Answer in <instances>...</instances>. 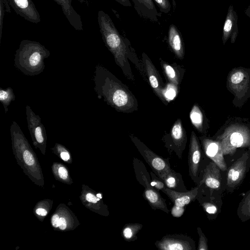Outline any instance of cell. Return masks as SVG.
<instances>
[{
	"label": "cell",
	"instance_id": "6da1fadb",
	"mask_svg": "<svg viewBox=\"0 0 250 250\" xmlns=\"http://www.w3.org/2000/svg\"><path fill=\"white\" fill-rule=\"evenodd\" d=\"M93 78L94 89L99 99L103 98L108 105L118 112L131 113L138 110L135 96L125 84L106 68L97 64Z\"/></svg>",
	"mask_w": 250,
	"mask_h": 250
},
{
	"label": "cell",
	"instance_id": "7a4b0ae2",
	"mask_svg": "<svg viewBox=\"0 0 250 250\" xmlns=\"http://www.w3.org/2000/svg\"><path fill=\"white\" fill-rule=\"evenodd\" d=\"M97 19L103 40L113 55L116 64L122 69L125 77L134 80L129 60L135 63L139 70H141V64L135 50L128 39L120 34L107 14L100 10L98 13Z\"/></svg>",
	"mask_w": 250,
	"mask_h": 250
},
{
	"label": "cell",
	"instance_id": "3957f363",
	"mask_svg": "<svg viewBox=\"0 0 250 250\" xmlns=\"http://www.w3.org/2000/svg\"><path fill=\"white\" fill-rule=\"evenodd\" d=\"M50 55L49 51L40 42L23 40L16 51L14 65L26 75H37L44 69V59Z\"/></svg>",
	"mask_w": 250,
	"mask_h": 250
},
{
	"label": "cell",
	"instance_id": "277c9868",
	"mask_svg": "<svg viewBox=\"0 0 250 250\" xmlns=\"http://www.w3.org/2000/svg\"><path fill=\"white\" fill-rule=\"evenodd\" d=\"M222 146L223 154L233 155L238 148L250 147V134L243 127H229L217 138Z\"/></svg>",
	"mask_w": 250,
	"mask_h": 250
},
{
	"label": "cell",
	"instance_id": "5b68a950",
	"mask_svg": "<svg viewBox=\"0 0 250 250\" xmlns=\"http://www.w3.org/2000/svg\"><path fill=\"white\" fill-rule=\"evenodd\" d=\"M129 137L152 171L162 179L171 169L168 160L156 154L136 136L130 134Z\"/></svg>",
	"mask_w": 250,
	"mask_h": 250
},
{
	"label": "cell",
	"instance_id": "8992f818",
	"mask_svg": "<svg viewBox=\"0 0 250 250\" xmlns=\"http://www.w3.org/2000/svg\"><path fill=\"white\" fill-rule=\"evenodd\" d=\"M164 141L169 151H173L179 159H182L187 142V136L181 119H178L175 122L170 133L166 135Z\"/></svg>",
	"mask_w": 250,
	"mask_h": 250
},
{
	"label": "cell",
	"instance_id": "52a82bcc",
	"mask_svg": "<svg viewBox=\"0 0 250 250\" xmlns=\"http://www.w3.org/2000/svg\"><path fill=\"white\" fill-rule=\"evenodd\" d=\"M200 187L197 186L186 192H178L167 188L164 191L173 202V206L171 211V215L175 217H180L185 209V207L195 200L199 193Z\"/></svg>",
	"mask_w": 250,
	"mask_h": 250
},
{
	"label": "cell",
	"instance_id": "ba28073f",
	"mask_svg": "<svg viewBox=\"0 0 250 250\" xmlns=\"http://www.w3.org/2000/svg\"><path fill=\"white\" fill-rule=\"evenodd\" d=\"M155 246L160 250H195L194 241L184 234H167L157 240Z\"/></svg>",
	"mask_w": 250,
	"mask_h": 250
},
{
	"label": "cell",
	"instance_id": "9c48e42d",
	"mask_svg": "<svg viewBox=\"0 0 250 250\" xmlns=\"http://www.w3.org/2000/svg\"><path fill=\"white\" fill-rule=\"evenodd\" d=\"M142 62L149 84L154 92L165 104H167L164 95L166 85L151 60L144 52L142 53Z\"/></svg>",
	"mask_w": 250,
	"mask_h": 250
},
{
	"label": "cell",
	"instance_id": "30bf717a",
	"mask_svg": "<svg viewBox=\"0 0 250 250\" xmlns=\"http://www.w3.org/2000/svg\"><path fill=\"white\" fill-rule=\"evenodd\" d=\"M249 156L246 152L229 167L227 174V188L233 191L243 181L248 167Z\"/></svg>",
	"mask_w": 250,
	"mask_h": 250
},
{
	"label": "cell",
	"instance_id": "8fae6325",
	"mask_svg": "<svg viewBox=\"0 0 250 250\" xmlns=\"http://www.w3.org/2000/svg\"><path fill=\"white\" fill-rule=\"evenodd\" d=\"M201 160V149L197 137L192 131L190 139L188 154L189 175L197 185L200 182L199 169Z\"/></svg>",
	"mask_w": 250,
	"mask_h": 250
},
{
	"label": "cell",
	"instance_id": "7c38bea8",
	"mask_svg": "<svg viewBox=\"0 0 250 250\" xmlns=\"http://www.w3.org/2000/svg\"><path fill=\"white\" fill-rule=\"evenodd\" d=\"M14 11L25 20L34 23L41 21V17L32 0H8Z\"/></svg>",
	"mask_w": 250,
	"mask_h": 250
},
{
	"label": "cell",
	"instance_id": "4fadbf2b",
	"mask_svg": "<svg viewBox=\"0 0 250 250\" xmlns=\"http://www.w3.org/2000/svg\"><path fill=\"white\" fill-rule=\"evenodd\" d=\"M28 128L35 142L43 145L46 139V132L40 117L36 115L29 105L26 106Z\"/></svg>",
	"mask_w": 250,
	"mask_h": 250
},
{
	"label": "cell",
	"instance_id": "5bb4252c",
	"mask_svg": "<svg viewBox=\"0 0 250 250\" xmlns=\"http://www.w3.org/2000/svg\"><path fill=\"white\" fill-rule=\"evenodd\" d=\"M206 155L213 161L222 171L227 169L220 143L205 137H200Z\"/></svg>",
	"mask_w": 250,
	"mask_h": 250
},
{
	"label": "cell",
	"instance_id": "9a60e30c",
	"mask_svg": "<svg viewBox=\"0 0 250 250\" xmlns=\"http://www.w3.org/2000/svg\"><path fill=\"white\" fill-rule=\"evenodd\" d=\"M238 20L237 13L233 5L230 4L223 27L222 41L224 45L229 39H230L231 43L235 42L238 35Z\"/></svg>",
	"mask_w": 250,
	"mask_h": 250
},
{
	"label": "cell",
	"instance_id": "2e32d148",
	"mask_svg": "<svg viewBox=\"0 0 250 250\" xmlns=\"http://www.w3.org/2000/svg\"><path fill=\"white\" fill-rule=\"evenodd\" d=\"M61 6L62 12L73 27L76 30L83 31V25L80 15L72 6L73 0H54ZM81 3H87V0H77Z\"/></svg>",
	"mask_w": 250,
	"mask_h": 250
},
{
	"label": "cell",
	"instance_id": "e0dca14e",
	"mask_svg": "<svg viewBox=\"0 0 250 250\" xmlns=\"http://www.w3.org/2000/svg\"><path fill=\"white\" fill-rule=\"evenodd\" d=\"M220 168L213 162H209L204 169L202 179L197 185L201 187L205 184L209 189H218L221 186V175Z\"/></svg>",
	"mask_w": 250,
	"mask_h": 250
},
{
	"label": "cell",
	"instance_id": "ac0fdd59",
	"mask_svg": "<svg viewBox=\"0 0 250 250\" xmlns=\"http://www.w3.org/2000/svg\"><path fill=\"white\" fill-rule=\"evenodd\" d=\"M134 8L141 17L153 22L158 21L161 13L158 12L153 0H132Z\"/></svg>",
	"mask_w": 250,
	"mask_h": 250
},
{
	"label": "cell",
	"instance_id": "d6986e66",
	"mask_svg": "<svg viewBox=\"0 0 250 250\" xmlns=\"http://www.w3.org/2000/svg\"><path fill=\"white\" fill-rule=\"evenodd\" d=\"M168 42L174 54L177 58L182 60L185 55L182 36L177 27L173 24L170 25L168 29Z\"/></svg>",
	"mask_w": 250,
	"mask_h": 250
},
{
	"label": "cell",
	"instance_id": "ffe728a7",
	"mask_svg": "<svg viewBox=\"0 0 250 250\" xmlns=\"http://www.w3.org/2000/svg\"><path fill=\"white\" fill-rule=\"evenodd\" d=\"M143 196L152 209H160L167 213L169 212L165 200L153 187L145 188Z\"/></svg>",
	"mask_w": 250,
	"mask_h": 250
},
{
	"label": "cell",
	"instance_id": "44dd1931",
	"mask_svg": "<svg viewBox=\"0 0 250 250\" xmlns=\"http://www.w3.org/2000/svg\"><path fill=\"white\" fill-rule=\"evenodd\" d=\"M160 63L168 82L179 87L183 79L185 69L175 63L169 64L161 60Z\"/></svg>",
	"mask_w": 250,
	"mask_h": 250
},
{
	"label": "cell",
	"instance_id": "7402d4cb",
	"mask_svg": "<svg viewBox=\"0 0 250 250\" xmlns=\"http://www.w3.org/2000/svg\"><path fill=\"white\" fill-rule=\"evenodd\" d=\"M248 82V75L242 69H237L232 72L228 78L229 87L231 90L237 93L244 91L247 86Z\"/></svg>",
	"mask_w": 250,
	"mask_h": 250
},
{
	"label": "cell",
	"instance_id": "603a6c76",
	"mask_svg": "<svg viewBox=\"0 0 250 250\" xmlns=\"http://www.w3.org/2000/svg\"><path fill=\"white\" fill-rule=\"evenodd\" d=\"M167 187L178 192L188 191L184 183L182 175L172 168L161 179Z\"/></svg>",
	"mask_w": 250,
	"mask_h": 250
},
{
	"label": "cell",
	"instance_id": "cb8c5ba5",
	"mask_svg": "<svg viewBox=\"0 0 250 250\" xmlns=\"http://www.w3.org/2000/svg\"><path fill=\"white\" fill-rule=\"evenodd\" d=\"M133 165L138 182L145 188L152 186L150 184V175L147 172L144 163L140 160L134 158L133 160Z\"/></svg>",
	"mask_w": 250,
	"mask_h": 250
},
{
	"label": "cell",
	"instance_id": "d4e9b609",
	"mask_svg": "<svg viewBox=\"0 0 250 250\" xmlns=\"http://www.w3.org/2000/svg\"><path fill=\"white\" fill-rule=\"evenodd\" d=\"M143 227L142 224L137 223L126 224L122 229L121 235L127 242L134 241L137 239V234Z\"/></svg>",
	"mask_w": 250,
	"mask_h": 250
},
{
	"label": "cell",
	"instance_id": "484cf974",
	"mask_svg": "<svg viewBox=\"0 0 250 250\" xmlns=\"http://www.w3.org/2000/svg\"><path fill=\"white\" fill-rule=\"evenodd\" d=\"M237 214L243 222L250 219V190L247 193L240 203Z\"/></svg>",
	"mask_w": 250,
	"mask_h": 250
},
{
	"label": "cell",
	"instance_id": "4316f807",
	"mask_svg": "<svg viewBox=\"0 0 250 250\" xmlns=\"http://www.w3.org/2000/svg\"><path fill=\"white\" fill-rule=\"evenodd\" d=\"M189 118L192 124L200 132L203 131L204 117L198 106L194 104L190 110Z\"/></svg>",
	"mask_w": 250,
	"mask_h": 250
},
{
	"label": "cell",
	"instance_id": "83f0119b",
	"mask_svg": "<svg viewBox=\"0 0 250 250\" xmlns=\"http://www.w3.org/2000/svg\"><path fill=\"white\" fill-rule=\"evenodd\" d=\"M15 95L11 87H7L6 89L0 88V101L3 104L5 113L8 111V106L11 102L15 100Z\"/></svg>",
	"mask_w": 250,
	"mask_h": 250
},
{
	"label": "cell",
	"instance_id": "f1b7e54d",
	"mask_svg": "<svg viewBox=\"0 0 250 250\" xmlns=\"http://www.w3.org/2000/svg\"><path fill=\"white\" fill-rule=\"evenodd\" d=\"M178 88L177 86L169 82L165 86L164 95L167 103L172 100L177 95L178 91Z\"/></svg>",
	"mask_w": 250,
	"mask_h": 250
},
{
	"label": "cell",
	"instance_id": "f546056e",
	"mask_svg": "<svg viewBox=\"0 0 250 250\" xmlns=\"http://www.w3.org/2000/svg\"><path fill=\"white\" fill-rule=\"evenodd\" d=\"M151 177L150 184L157 191L164 192L167 188L164 182L158 177L152 171L150 172Z\"/></svg>",
	"mask_w": 250,
	"mask_h": 250
},
{
	"label": "cell",
	"instance_id": "4dcf8cb0",
	"mask_svg": "<svg viewBox=\"0 0 250 250\" xmlns=\"http://www.w3.org/2000/svg\"><path fill=\"white\" fill-rule=\"evenodd\" d=\"M204 210L208 214H215L218 212L217 206L212 201H199Z\"/></svg>",
	"mask_w": 250,
	"mask_h": 250
},
{
	"label": "cell",
	"instance_id": "1f68e13d",
	"mask_svg": "<svg viewBox=\"0 0 250 250\" xmlns=\"http://www.w3.org/2000/svg\"><path fill=\"white\" fill-rule=\"evenodd\" d=\"M197 229L199 236L198 248L197 249L198 250H208V239L202 232L200 227H198Z\"/></svg>",
	"mask_w": 250,
	"mask_h": 250
},
{
	"label": "cell",
	"instance_id": "d6a6232c",
	"mask_svg": "<svg viewBox=\"0 0 250 250\" xmlns=\"http://www.w3.org/2000/svg\"><path fill=\"white\" fill-rule=\"evenodd\" d=\"M159 7L161 12L168 13L171 10V5L169 0H154Z\"/></svg>",
	"mask_w": 250,
	"mask_h": 250
},
{
	"label": "cell",
	"instance_id": "836d02e7",
	"mask_svg": "<svg viewBox=\"0 0 250 250\" xmlns=\"http://www.w3.org/2000/svg\"><path fill=\"white\" fill-rule=\"evenodd\" d=\"M23 158L24 162L28 166H32L35 163V160L32 154L28 149L24 150L23 152Z\"/></svg>",
	"mask_w": 250,
	"mask_h": 250
},
{
	"label": "cell",
	"instance_id": "e575fe53",
	"mask_svg": "<svg viewBox=\"0 0 250 250\" xmlns=\"http://www.w3.org/2000/svg\"><path fill=\"white\" fill-rule=\"evenodd\" d=\"M5 6L3 0H0V40L1 39L3 22L5 12Z\"/></svg>",
	"mask_w": 250,
	"mask_h": 250
},
{
	"label": "cell",
	"instance_id": "d590c367",
	"mask_svg": "<svg viewBox=\"0 0 250 250\" xmlns=\"http://www.w3.org/2000/svg\"><path fill=\"white\" fill-rule=\"evenodd\" d=\"M58 172L60 177L63 180H66L68 176V172L65 168L60 167L59 168Z\"/></svg>",
	"mask_w": 250,
	"mask_h": 250
},
{
	"label": "cell",
	"instance_id": "8d00e7d4",
	"mask_svg": "<svg viewBox=\"0 0 250 250\" xmlns=\"http://www.w3.org/2000/svg\"><path fill=\"white\" fill-rule=\"evenodd\" d=\"M97 198L91 193H87L86 195V200L89 202H92L93 203H96L98 201Z\"/></svg>",
	"mask_w": 250,
	"mask_h": 250
},
{
	"label": "cell",
	"instance_id": "74e56055",
	"mask_svg": "<svg viewBox=\"0 0 250 250\" xmlns=\"http://www.w3.org/2000/svg\"><path fill=\"white\" fill-rule=\"evenodd\" d=\"M59 216L57 215H54L51 219L52 224L55 228L59 227Z\"/></svg>",
	"mask_w": 250,
	"mask_h": 250
},
{
	"label": "cell",
	"instance_id": "f35d334b",
	"mask_svg": "<svg viewBox=\"0 0 250 250\" xmlns=\"http://www.w3.org/2000/svg\"><path fill=\"white\" fill-rule=\"evenodd\" d=\"M59 227L62 230H64L66 228V222L64 218H60Z\"/></svg>",
	"mask_w": 250,
	"mask_h": 250
},
{
	"label": "cell",
	"instance_id": "ab89813d",
	"mask_svg": "<svg viewBox=\"0 0 250 250\" xmlns=\"http://www.w3.org/2000/svg\"><path fill=\"white\" fill-rule=\"evenodd\" d=\"M119 4L124 6H131V4L129 0H114Z\"/></svg>",
	"mask_w": 250,
	"mask_h": 250
},
{
	"label": "cell",
	"instance_id": "60d3db41",
	"mask_svg": "<svg viewBox=\"0 0 250 250\" xmlns=\"http://www.w3.org/2000/svg\"><path fill=\"white\" fill-rule=\"evenodd\" d=\"M37 214L41 216H45L47 214V211L43 208H38L36 210Z\"/></svg>",
	"mask_w": 250,
	"mask_h": 250
},
{
	"label": "cell",
	"instance_id": "b9f144b4",
	"mask_svg": "<svg viewBox=\"0 0 250 250\" xmlns=\"http://www.w3.org/2000/svg\"><path fill=\"white\" fill-rule=\"evenodd\" d=\"M61 157L63 160L67 161L69 159L70 156L67 152L63 151L61 153Z\"/></svg>",
	"mask_w": 250,
	"mask_h": 250
},
{
	"label": "cell",
	"instance_id": "7bdbcfd3",
	"mask_svg": "<svg viewBox=\"0 0 250 250\" xmlns=\"http://www.w3.org/2000/svg\"><path fill=\"white\" fill-rule=\"evenodd\" d=\"M5 8V11L7 13H10L11 12V8L9 4L8 0H3Z\"/></svg>",
	"mask_w": 250,
	"mask_h": 250
},
{
	"label": "cell",
	"instance_id": "ee69618b",
	"mask_svg": "<svg viewBox=\"0 0 250 250\" xmlns=\"http://www.w3.org/2000/svg\"><path fill=\"white\" fill-rule=\"evenodd\" d=\"M244 12L248 17L250 18V4L245 9Z\"/></svg>",
	"mask_w": 250,
	"mask_h": 250
},
{
	"label": "cell",
	"instance_id": "f6af8a7d",
	"mask_svg": "<svg viewBox=\"0 0 250 250\" xmlns=\"http://www.w3.org/2000/svg\"><path fill=\"white\" fill-rule=\"evenodd\" d=\"M97 197H99V198H101V199H102V196H101V194H100V193H99V194H97Z\"/></svg>",
	"mask_w": 250,
	"mask_h": 250
}]
</instances>
